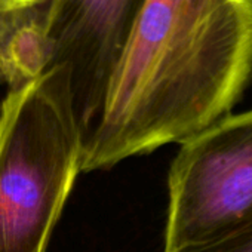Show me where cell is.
I'll use <instances>...</instances> for the list:
<instances>
[{"instance_id": "cell-5", "label": "cell", "mask_w": 252, "mask_h": 252, "mask_svg": "<svg viewBox=\"0 0 252 252\" xmlns=\"http://www.w3.org/2000/svg\"><path fill=\"white\" fill-rule=\"evenodd\" d=\"M48 2L0 0V85L17 88L48 68Z\"/></svg>"}, {"instance_id": "cell-3", "label": "cell", "mask_w": 252, "mask_h": 252, "mask_svg": "<svg viewBox=\"0 0 252 252\" xmlns=\"http://www.w3.org/2000/svg\"><path fill=\"white\" fill-rule=\"evenodd\" d=\"M162 252L220 242L252 221V110L181 143L168 175Z\"/></svg>"}, {"instance_id": "cell-1", "label": "cell", "mask_w": 252, "mask_h": 252, "mask_svg": "<svg viewBox=\"0 0 252 252\" xmlns=\"http://www.w3.org/2000/svg\"><path fill=\"white\" fill-rule=\"evenodd\" d=\"M251 77L252 0H144L80 171L181 144L228 116Z\"/></svg>"}, {"instance_id": "cell-6", "label": "cell", "mask_w": 252, "mask_h": 252, "mask_svg": "<svg viewBox=\"0 0 252 252\" xmlns=\"http://www.w3.org/2000/svg\"><path fill=\"white\" fill-rule=\"evenodd\" d=\"M180 252H252V221L239 231L230 234L228 237L220 242H215L203 248Z\"/></svg>"}, {"instance_id": "cell-4", "label": "cell", "mask_w": 252, "mask_h": 252, "mask_svg": "<svg viewBox=\"0 0 252 252\" xmlns=\"http://www.w3.org/2000/svg\"><path fill=\"white\" fill-rule=\"evenodd\" d=\"M144 0H49L48 67L68 74L83 143L99 117L108 83Z\"/></svg>"}, {"instance_id": "cell-2", "label": "cell", "mask_w": 252, "mask_h": 252, "mask_svg": "<svg viewBox=\"0 0 252 252\" xmlns=\"http://www.w3.org/2000/svg\"><path fill=\"white\" fill-rule=\"evenodd\" d=\"M82 152L63 67L9 89L0 107V252H46Z\"/></svg>"}]
</instances>
